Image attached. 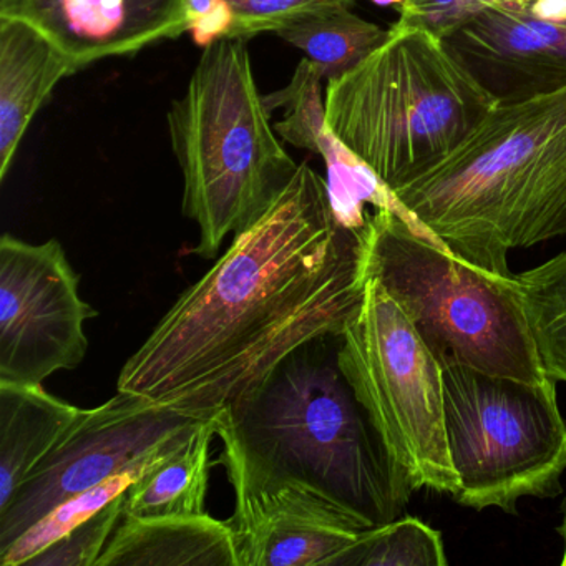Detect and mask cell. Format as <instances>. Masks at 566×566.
Masks as SVG:
<instances>
[{"label": "cell", "instance_id": "28", "mask_svg": "<svg viewBox=\"0 0 566 566\" xmlns=\"http://www.w3.org/2000/svg\"><path fill=\"white\" fill-rule=\"evenodd\" d=\"M373 2L377 6H394L396 9L402 4V0H373Z\"/></svg>", "mask_w": 566, "mask_h": 566}, {"label": "cell", "instance_id": "27", "mask_svg": "<svg viewBox=\"0 0 566 566\" xmlns=\"http://www.w3.org/2000/svg\"><path fill=\"white\" fill-rule=\"evenodd\" d=\"M559 535H562L563 542H565V549H563L562 565L566 566V503H565V516H563L562 526L558 528Z\"/></svg>", "mask_w": 566, "mask_h": 566}, {"label": "cell", "instance_id": "21", "mask_svg": "<svg viewBox=\"0 0 566 566\" xmlns=\"http://www.w3.org/2000/svg\"><path fill=\"white\" fill-rule=\"evenodd\" d=\"M546 376L566 382V251L516 276Z\"/></svg>", "mask_w": 566, "mask_h": 566}, {"label": "cell", "instance_id": "1", "mask_svg": "<svg viewBox=\"0 0 566 566\" xmlns=\"http://www.w3.org/2000/svg\"><path fill=\"white\" fill-rule=\"evenodd\" d=\"M364 291L363 230L337 221L326 180L301 164L132 354L117 389L214 419L297 347L343 333Z\"/></svg>", "mask_w": 566, "mask_h": 566}, {"label": "cell", "instance_id": "17", "mask_svg": "<svg viewBox=\"0 0 566 566\" xmlns=\"http://www.w3.org/2000/svg\"><path fill=\"white\" fill-rule=\"evenodd\" d=\"M214 436L213 419L207 420L177 452L140 476L124 493V516L150 518L207 513L205 502L213 465Z\"/></svg>", "mask_w": 566, "mask_h": 566}, {"label": "cell", "instance_id": "20", "mask_svg": "<svg viewBox=\"0 0 566 566\" xmlns=\"http://www.w3.org/2000/svg\"><path fill=\"white\" fill-rule=\"evenodd\" d=\"M180 449V447H178ZM177 449V450H178ZM160 453L151 457L145 462L137 463L117 475L111 476L105 482L72 496L67 502L61 503L57 509L52 510L44 518L39 520L34 526L22 533L11 546L0 552V565L2 566H22L28 565L29 559L48 548L52 543L67 535L71 530L77 528L82 523L87 522L95 513L101 512L105 505L124 495L140 476H144L148 470L160 465L171 453Z\"/></svg>", "mask_w": 566, "mask_h": 566}, {"label": "cell", "instance_id": "6", "mask_svg": "<svg viewBox=\"0 0 566 566\" xmlns=\"http://www.w3.org/2000/svg\"><path fill=\"white\" fill-rule=\"evenodd\" d=\"M363 238L366 280L399 304L442 369L548 379L516 277L470 263L387 208L369 213Z\"/></svg>", "mask_w": 566, "mask_h": 566}, {"label": "cell", "instance_id": "23", "mask_svg": "<svg viewBox=\"0 0 566 566\" xmlns=\"http://www.w3.org/2000/svg\"><path fill=\"white\" fill-rule=\"evenodd\" d=\"M323 77L307 59L297 64L293 78L283 91L266 95L270 112L284 108V118L274 125L276 134L287 144L317 154V142L326 128V95Z\"/></svg>", "mask_w": 566, "mask_h": 566}, {"label": "cell", "instance_id": "7", "mask_svg": "<svg viewBox=\"0 0 566 566\" xmlns=\"http://www.w3.org/2000/svg\"><path fill=\"white\" fill-rule=\"evenodd\" d=\"M453 500L516 513L523 496H555L566 470V422L552 377L532 384L465 366L442 369Z\"/></svg>", "mask_w": 566, "mask_h": 566}, {"label": "cell", "instance_id": "10", "mask_svg": "<svg viewBox=\"0 0 566 566\" xmlns=\"http://www.w3.org/2000/svg\"><path fill=\"white\" fill-rule=\"evenodd\" d=\"M75 273L57 240L32 244L0 240V382L39 386L84 363L85 323L97 311L78 293Z\"/></svg>", "mask_w": 566, "mask_h": 566}, {"label": "cell", "instance_id": "13", "mask_svg": "<svg viewBox=\"0 0 566 566\" xmlns=\"http://www.w3.org/2000/svg\"><path fill=\"white\" fill-rule=\"evenodd\" d=\"M228 523L240 566H333L364 532L359 523L297 486L234 492Z\"/></svg>", "mask_w": 566, "mask_h": 566}, {"label": "cell", "instance_id": "24", "mask_svg": "<svg viewBox=\"0 0 566 566\" xmlns=\"http://www.w3.org/2000/svg\"><path fill=\"white\" fill-rule=\"evenodd\" d=\"M124 518V495L112 500L87 522L42 549L28 566H97L108 539Z\"/></svg>", "mask_w": 566, "mask_h": 566}, {"label": "cell", "instance_id": "22", "mask_svg": "<svg viewBox=\"0 0 566 566\" xmlns=\"http://www.w3.org/2000/svg\"><path fill=\"white\" fill-rule=\"evenodd\" d=\"M442 533L416 516L364 530L333 566H446Z\"/></svg>", "mask_w": 566, "mask_h": 566}, {"label": "cell", "instance_id": "25", "mask_svg": "<svg viewBox=\"0 0 566 566\" xmlns=\"http://www.w3.org/2000/svg\"><path fill=\"white\" fill-rule=\"evenodd\" d=\"M233 19L230 39H248L263 32L276 34L284 25L324 9L353 6L354 0H221Z\"/></svg>", "mask_w": 566, "mask_h": 566}, {"label": "cell", "instance_id": "4", "mask_svg": "<svg viewBox=\"0 0 566 566\" xmlns=\"http://www.w3.org/2000/svg\"><path fill=\"white\" fill-rule=\"evenodd\" d=\"M495 105L443 39L397 21L366 61L327 82L326 127L396 191L442 164Z\"/></svg>", "mask_w": 566, "mask_h": 566}, {"label": "cell", "instance_id": "18", "mask_svg": "<svg viewBox=\"0 0 566 566\" xmlns=\"http://www.w3.org/2000/svg\"><path fill=\"white\" fill-rule=\"evenodd\" d=\"M319 72L323 81L343 77L366 61L389 38L379 28L350 11V6L324 9L304 15L276 32Z\"/></svg>", "mask_w": 566, "mask_h": 566}, {"label": "cell", "instance_id": "9", "mask_svg": "<svg viewBox=\"0 0 566 566\" xmlns=\"http://www.w3.org/2000/svg\"><path fill=\"white\" fill-rule=\"evenodd\" d=\"M207 420L122 392L84 409L59 446L0 506V552L72 496L184 446Z\"/></svg>", "mask_w": 566, "mask_h": 566}, {"label": "cell", "instance_id": "8", "mask_svg": "<svg viewBox=\"0 0 566 566\" xmlns=\"http://www.w3.org/2000/svg\"><path fill=\"white\" fill-rule=\"evenodd\" d=\"M339 364L412 489L452 495L457 475L447 443L442 366L373 277L359 313L340 333Z\"/></svg>", "mask_w": 566, "mask_h": 566}, {"label": "cell", "instance_id": "11", "mask_svg": "<svg viewBox=\"0 0 566 566\" xmlns=\"http://www.w3.org/2000/svg\"><path fill=\"white\" fill-rule=\"evenodd\" d=\"M446 44L496 104L566 88V0H503Z\"/></svg>", "mask_w": 566, "mask_h": 566}, {"label": "cell", "instance_id": "15", "mask_svg": "<svg viewBox=\"0 0 566 566\" xmlns=\"http://www.w3.org/2000/svg\"><path fill=\"white\" fill-rule=\"evenodd\" d=\"M97 566H240V558L228 520L124 516Z\"/></svg>", "mask_w": 566, "mask_h": 566}, {"label": "cell", "instance_id": "3", "mask_svg": "<svg viewBox=\"0 0 566 566\" xmlns=\"http://www.w3.org/2000/svg\"><path fill=\"white\" fill-rule=\"evenodd\" d=\"M417 227L470 263L566 234V88L499 104L432 170L394 191Z\"/></svg>", "mask_w": 566, "mask_h": 566}, {"label": "cell", "instance_id": "19", "mask_svg": "<svg viewBox=\"0 0 566 566\" xmlns=\"http://www.w3.org/2000/svg\"><path fill=\"white\" fill-rule=\"evenodd\" d=\"M316 155H321L326 164L327 193L340 224L363 230L369 217L366 205L376 210L387 208L397 211L410 220L394 191L327 127L317 142Z\"/></svg>", "mask_w": 566, "mask_h": 566}, {"label": "cell", "instance_id": "26", "mask_svg": "<svg viewBox=\"0 0 566 566\" xmlns=\"http://www.w3.org/2000/svg\"><path fill=\"white\" fill-rule=\"evenodd\" d=\"M503 0H402L397 8L399 22L426 29L443 39Z\"/></svg>", "mask_w": 566, "mask_h": 566}, {"label": "cell", "instance_id": "12", "mask_svg": "<svg viewBox=\"0 0 566 566\" xmlns=\"http://www.w3.org/2000/svg\"><path fill=\"white\" fill-rule=\"evenodd\" d=\"M0 18L38 29L74 72L178 39L190 25L187 0H0Z\"/></svg>", "mask_w": 566, "mask_h": 566}, {"label": "cell", "instance_id": "5", "mask_svg": "<svg viewBox=\"0 0 566 566\" xmlns=\"http://www.w3.org/2000/svg\"><path fill=\"white\" fill-rule=\"evenodd\" d=\"M167 125L184 178L181 208L200 231L193 253L210 260L228 234L266 213L300 167L271 125L247 41L203 49Z\"/></svg>", "mask_w": 566, "mask_h": 566}, {"label": "cell", "instance_id": "2", "mask_svg": "<svg viewBox=\"0 0 566 566\" xmlns=\"http://www.w3.org/2000/svg\"><path fill=\"white\" fill-rule=\"evenodd\" d=\"M340 334L284 357L214 417L233 492L297 486L364 530L399 518L413 489L339 364Z\"/></svg>", "mask_w": 566, "mask_h": 566}, {"label": "cell", "instance_id": "14", "mask_svg": "<svg viewBox=\"0 0 566 566\" xmlns=\"http://www.w3.org/2000/svg\"><path fill=\"white\" fill-rule=\"evenodd\" d=\"M72 74L69 59L38 29L0 18V181L14 165L35 115Z\"/></svg>", "mask_w": 566, "mask_h": 566}, {"label": "cell", "instance_id": "16", "mask_svg": "<svg viewBox=\"0 0 566 566\" xmlns=\"http://www.w3.org/2000/svg\"><path fill=\"white\" fill-rule=\"evenodd\" d=\"M82 412L42 384L0 382V506L67 436Z\"/></svg>", "mask_w": 566, "mask_h": 566}]
</instances>
